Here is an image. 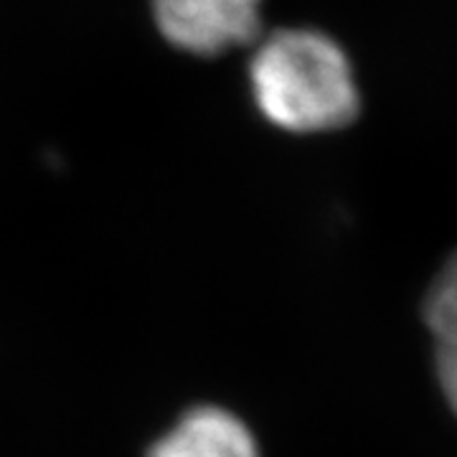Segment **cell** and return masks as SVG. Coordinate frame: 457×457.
<instances>
[{
	"mask_svg": "<svg viewBox=\"0 0 457 457\" xmlns=\"http://www.w3.org/2000/svg\"><path fill=\"white\" fill-rule=\"evenodd\" d=\"M425 323L435 343V371L457 417V252L442 264L425 297Z\"/></svg>",
	"mask_w": 457,
	"mask_h": 457,
	"instance_id": "277c9868",
	"label": "cell"
},
{
	"mask_svg": "<svg viewBox=\"0 0 457 457\" xmlns=\"http://www.w3.org/2000/svg\"><path fill=\"white\" fill-rule=\"evenodd\" d=\"M145 457H260V447L237 414L206 404L186 411Z\"/></svg>",
	"mask_w": 457,
	"mask_h": 457,
	"instance_id": "3957f363",
	"label": "cell"
},
{
	"mask_svg": "<svg viewBox=\"0 0 457 457\" xmlns=\"http://www.w3.org/2000/svg\"><path fill=\"white\" fill-rule=\"evenodd\" d=\"M249 89L270 125L297 135L341 130L361 112L348 54L315 29L264 36L249 62Z\"/></svg>",
	"mask_w": 457,
	"mask_h": 457,
	"instance_id": "6da1fadb",
	"label": "cell"
},
{
	"mask_svg": "<svg viewBox=\"0 0 457 457\" xmlns=\"http://www.w3.org/2000/svg\"><path fill=\"white\" fill-rule=\"evenodd\" d=\"M165 41L194 56H219L260 36L262 0H150Z\"/></svg>",
	"mask_w": 457,
	"mask_h": 457,
	"instance_id": "7a4b0ae2",
	"label": "cell"
}]
</instances>
